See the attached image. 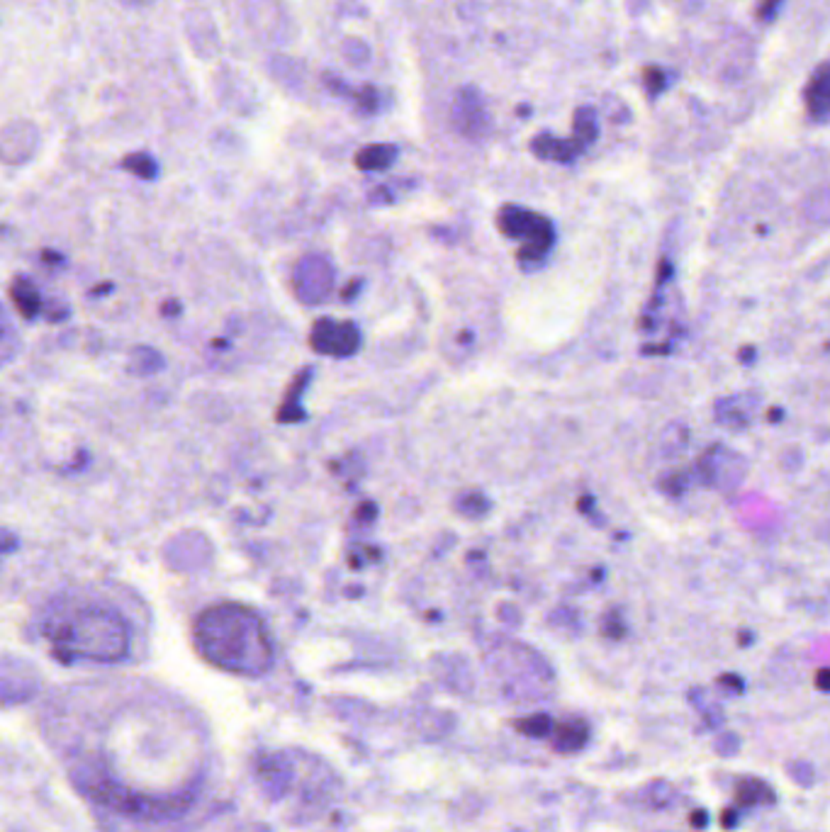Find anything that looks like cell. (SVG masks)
I'll use <instances>...</instances> for the list:
<instances>
[{
    "mask_svg": "<svg viewBox=\"0 0 830 832\" xmlns=\"http://www.w3.org/2000/svg\"><path fill=\"white\" fill-rule=\"evenodd\" d=\"M329 83V88H334L337 93H341L344 97H348L351 103L355 105L358 113L365 114H375L383 105V93L378 88H373V86H361V88H348L346 83H341L339 78H327Z\"/></svg>",
    "mask_w": 830,
    "mask_h": 832,
    "instance_id": "cell-8",
    "label": "cell"
},
{
    "mask_svg": "<svg viewBox=\"0 0 830 832\" xmlns=\"http://www.w3.org/2000/svg\"><path fill=\"white\" fill-rule=\"evenodd\" d=\"M13 297H15L17 309H23L24 315L32 316L37 305H40V299H37V292L30 288V285L24 283V280H17L15 288H13Z\"/></svg>",
    "mask_w": 830,
    "mask_h": 832,
    "instance_id": "cell-15",
    "label": "cell"
},
{
    "mask_svg": "<svg viewBox=\"0 0 830 832\" xmlns=\"http://www.w3.org/2000/svg\"><path fill=\"white\" fill-rule=\"evenodd\" d=\"M453 127L468 139H483L490 132V114L483 93L475 86H463L451 103Z\"/></svg>",
    "mask_w": 830,
    "mask_h": 832,
    "instance_id": "cell-3",
    "label": "cell"
},
{
    "mask_svg": "<svg viewBox=\"0 0 830 832\" xmlns=\"http://www.w3.org/2000/svg\"><path fill=\"white\" fill-rule=\"evenodd\" d=\"M400 149L395 144H371L363 146L361 151L355 154V166L361 170H385L395 163Z\"/></svg>",
    "mask_w": 830,
    "mask_h": 832,
    "instance_id": "cell-9",
    "label": "cell"
},
{
    "mask_svg": "<svg viewBox=\"0 0 830 832\" xmlns=\"http://www.w3.org/2000/svg\"><path fill=\"white\" fill-rule=\"evenodd\" d=\"M589 740V726L587 723H582V720H565V723H556L553 727V736H550V743H553V750L560 752V754H573V752H580Z\"/></svg>",
    "mask_w": 830,
    "mask_h": 832,
    "instance_id": "cell-7",
    "label": "cell"
},
{
    "mask_svg": "<svg viewBox=\"0 0 830 832\" xmlns=\"http://www.w3.org/2000/svg\"><path fill=\"white\" fill-rule=\"evenodd\" d=\"M807 107L818 122L830 120V64L816 69L807 86Z\"/></svg>",
    "mask_w": 830,
    "mask_h": 832,
    "instance_id": "cell-6",
    "label": "cell"
},
{
    "mask_svg": "<svg viewBox=\"0 0 830 832\" xmlns=\"http://www.w3.org/2000/svg\"><path fill=\"white\" fill-rule=\"evenodd\" d=\"M312 346L319 353H331V356H348L358 348V329L348 322H322L315 324L312 332Z\"/></svg>",
    "mask_w": 830,
    "mask_h": 832,
    "instance_id": "cell-5",
    "label": "cell"
},
{
    "mask_svg": "<svg viewBox=\"0 0 830 832\" xmlns=\"http://www.w3.org/2000/svg\"><path fill=\"white\" fill-rule=\"evenodd\" d=\"M782 5V0H765V5L760 8V17L762 20H772L777 15V8Z\"/></svg>",
    "mask_w": 830,
    "mask_h": 832,
    "instance_id": "cell-16",
    "label": "cell"
},
{
    "mask_svg": "<svg viewBox=\"0 0 830 832\" xmlns=\"http://www.w3.org/2000/svg\"><path fill=\"white\" fill-rule=\"evenodd\" d=\"M531 149L540 159H556V161H567L573 159L577 151L582 149L580 142H565V139H556L550 134H540L539 139H533Z\"/></svg>",
    "mask_w": 830,
    "mask_h": 832,
    "instance_id": "cell-10",
    "label": "cell"
},
{
    "mask_svg": "<svg viewBox=\"0 0 830 832\" xmlns=\"http://www.w3.org/2000/svg\"><path fill=\"white\" fill-rule=\"evenodd\" d=\"M818 687L830 691V670H823L821 674H818Z\"/></svg>",
    "mask_w": 830,
    "mask_h": 832,
    "instance_id": "cell-17",
    "label": "cell"
},
{
    "mask_svg": "<svg viewBox=\"0 0 830 832\" xmlns=\"http://www.w3.org/2000/svg\"><path fill=\"white\" fill-rule=\"evenodd\" d=\"M500 226L509 236H526L529 239L526 251H543L550 242L549 222L521 207H504L500 212Z\"/></svg>",
    "mask_w": 830,
    "mask_h": 832,
    "instance_id": "cell-4",
    "label": "cell"
},
{
    "mask_svg": "<svg viewBox=\"0 0 830 832\" xmlns=\"http://www.w3.org/2000/svg\"><path fill=\"white\" fill-rule=\"evenodd\" d=\"M307 263L298 268V285L307 283L309 285V292H307V297H312V302H319V299L329 292L331 288V268L329 270H324L322 275H315L317 270V259H305Z\"/></svg>",
    "mask_w": 830,
    "mask_h": 832,
    "instance_id": "cell-11",
    "label": "cell"
},
{
    "mask_svg": "<svg viewBox=\"0 0 830 832\" xmlns=\"http://www.w3.org/2000/svg\"><path fill=\"white\" fill-rule=\"evenodd\" d=\"M514 727L519 733H524L526 737H549L553 736L556 723H553L550 716H546V713H536V716H526V718L514 720Z\"/></svg>",
    "mask_w": 830,
    "mask_h": 832,
    "instance_id": "cell-13",
    "label": "cell"
},
{
    "mask_svg": "<svg viewBox=\"0 0 830 832\" xmlns=\"http://www.w3.org/2000/svg\"><path fill=\"white\" fill-rule=\"evenodd\" d=\"M51 653L64 664H113L129 653V626L117 611L106 607H76L51 614L42 626Z\"/></svg>",
    "mask_w": 830,
    "mask_h": 832,
    "instance_id": "cell-2",
    "label": "cell"
},
{
    "mask_svg": "<svg viewBox=\"0 0 830 832\" xmlns=\"http://www.w3.org/2000/svg\"><path fill=\"white\" fill-rule=\"evenodd\" d=\"M195 647L205 663L236 677H263L273 667V640L256 611L217 604L195 618Z\"/></svg>",
    "mask_w": 830,
    "mask_h": 832,
    "instance_id": "cell-1",
    "label": "cell"
},
{
    "mask_svg": "<svg viewBox=\"0 0 830 832\" xmlns=\"http://www.w3.org/2000/svg\"><path fill=\"white\" fill-rule=\"evenodd\" d=\"M735 800L741 806H767L774 800V791L762 779H745L735 786Z\"/></svg>",
    "mask_w": 830,
    "mask_h": 832,
    "instance_id": "cell-12",
    "label": "cell"
},
{
    "mask_svg": "<svg viewBox=\"0 0 830 832\" xmlns=\"http://www.w3.org/2000/svg\"><path fill=\"white\" fill-rule=\"evenodd\" d=\"M120 166L144 180H153L156 176H159V166H156V161H153L149 154H144V151H139V154H129L127 159H122Z\"/></svg>",
    "mask_w": 830,
    "mask_h": 832,
    "instance_id": "cell-14",
    "label": "cell"
},
{
    "mask_svg": "<svg viewBox=\"0 0 830 832\" xmlns=\"http://www.w3.org/2000/svg\"><path fill=\"white\" fill-rule=\"evenodd\" d=\"M694 825H696V827H704V825H706V813H704V810H696V813H694Z\"/></svg>",
    "mask_w": 830,
    "mask_h": 832,
    "instance_id": "cell-18",
    "label": "cell"
},
{
    "mask_svg": "<svg viewBox=\"0 0 830 832\" xmlns=\"http://www.w3.org/2000/svg\"><path fill=\"white\" fill-rule=\"evenodd\" d=\"M137 3H152V0H137Z\"/></svg>",
    "mask_w": 830,
    "mask_h": 832,
    "instance_id": "cell-19",
    "label": "cell"
}]
</instances>
